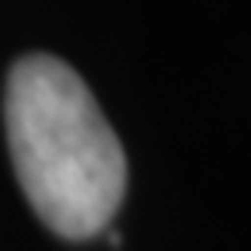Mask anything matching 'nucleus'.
Here are the masks:
<instances>
[{
  "label": "nucleus",
  "mask_w": 251,
  "mask_h": 251,
  "mask_svg": "<svg viewBox=\"0 0 251 251\" xmlns=\"http://www.w3.org/2000/svg\"><path fill=\"white\" fill-rule=\"evenodd\" d=\"M7 143L31 209L59 237L108 227L126 196V153L74 67L25 56L7 80Z\"/></svg>",
  "instance_id": "f257e3e1"
}]
</instances>
